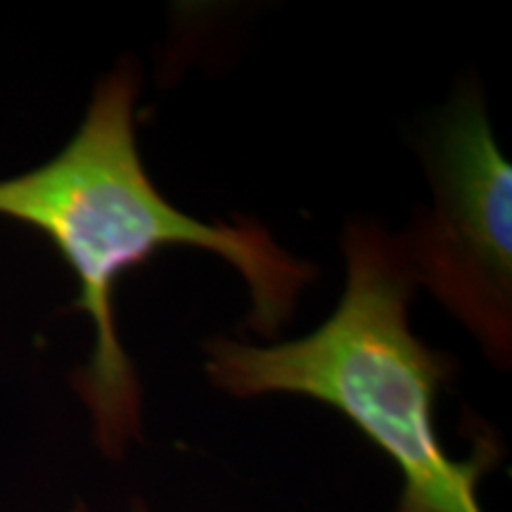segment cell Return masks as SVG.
I'll use <instances>...</instances> for the list:
<instances>
[{
  "mask_svg": "<svg viewBox=\"0 0 512 512\" xmlns=\"http://www.w3.org/2000/svg\"><path fill=\"white\" fill-rule=\"evenodd\" d=\"M140 79L119 67L95 88L86 119L53 159L0 181V216L41 230L76 278L72 309L95 328L91 361L74 373L76 392L107 456L140 437V382L114 325V287L164 247H200L223 256L249 285V325L273 337L287 323L316 268L294 259L261 223H202L176 209L147 176L136 143Z\"/></svg>",
  "mask_w": 512,
  "mask_h": 512,
  "instance_id": "cell-1",
  "label": "cell"
},
{
  "mask_svg": "<svg viewBox=\"0 0 512 512\" xmlns=\"http://www.w3.org/2000/svg\"><path fill=\"white\" fill-rule=\"evenodd\" d=\"M342 247L347 287L335 313L309 337L268 349L211 339V382L233 396L302 394L328 403L399 467L396 512H484L477 486L496 451L482 444L470 460H453L441 444L434 408L456 363L411 332L418 283L403 240L354 221Z\"/></svg>",
  "mask_w": 512,
  "mask_h": 512,
  "instance_id": "cell-2",
  "label": "cell"
},
{
  "mask_svg": "<svg viewBox=\"0 0 512 512\" xmlns=\"http://www.w3.org/2000/svg\"><path fill=\"white\" fill-rule=\"evenodd\" d=\"M434 207L403 240L415 283L465 325L496 366L512 351V169L482 95L463 88L427 138Z\"/></svg>",
  "mask_w": 512,
  "mask_h": 512,
  "instance_id": "cell-3",
  "label": "cell"
},
{
  "mask_svg": "<svg viewBox=\"0 0 512 512\" xmlns=\"http://www.w3.org/2000/svg\"><path fill=\"white\" fill-rule=\"evenodd\" d=\"M74 512H88L86 508H83V505H79V508H76ZM133 512H147V508L143 503H136V508H133Z\"/></svg>",
  "mask_w": 512,
  "mask_h": 512,
  "instance_id": "cell-4",
  "label": "cell"
}]
</instances>
